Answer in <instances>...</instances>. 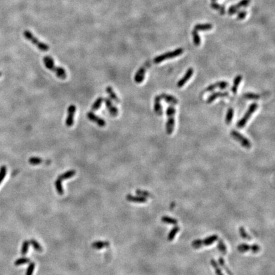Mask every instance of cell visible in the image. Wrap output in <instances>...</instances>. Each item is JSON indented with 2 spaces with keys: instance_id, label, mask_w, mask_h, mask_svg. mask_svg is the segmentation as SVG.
<instances>
[{
  "instance_id": "cell-1",
  "label": "cell",
  "mask_w": 275,
  "mask_h": 275,
  "mask_svg": "<svg viewBox=\"0 0 275 275\" xmlns=\"http://www.w3.org/2000/svg\"><path fill=\"white\" fill-rule=\"evenodd\" d=\"M44 63L45 67L49 70H51L52 72L54 73L58 78L62 80L66 79L67 77L66 71L61 67H58L56 66L54 61H53V59L52 57L49 56H45L44 58Z\"/></svg>"
},
{
  "instance_id": "cell-2",
  "label": "cell",
  "mask_w": 275,
  "mask_h": 275,
  "mask_svg": "<svg viewBox=\"0 0 275 275\" xmlns=\"http://www.w3.org/2000/svg\"><path fill=\"white\" fill-rule=\"evenodd\" d=\"M176 109L174 108V105H170L167 107L166 110L167 115V122L166 124V133L170 135L173 133L174 128V115H175Z\"/></svg>"
},
{
  "instance_id": "cell-3",
  "label": "cell",
  "mask_w": 275,
  "mask_h": 275,
  "mask_svg": "<svg viewBox=\"0 0 275 275\" xmlns=\"http://www.w3.org/2000/svg\"><path fill=\"white\" fill-rule=\"evenodd\" d=\"M23 34L24 37L26 38L27 40H29L33 45H34L39 50H40V51L43 52H47L49 50L50 47L47 44H45L44 43L40 41L37 37H35L33 34L30 31H24Z\"/></svg>"
},
{
  "instance_id": "cell-4",
  "label": "cell",
  "mask_w": 275,
  "mask_h": 275,
  "mask_svg": "<svg viewBox=\"0 0 275 275\" xmlns=\"http://www.w3.org/2000/svg\"><path fill=\"white\" fill-rule=\"evenodd\" d=\"M183 52H184L183 49H181V48L177 49L174 51L166 52L165 53H164V54L160 55L158 57H156V58H155L153 59L152 63L153 64H159L166 59H172L174 58H176V57L179 56L180 55L182 54Z\"/></svg>"
},
{
  "instance_id": "cell-5",
  "label": "cell",
  "mask_w": 275,
  "mask_h": 275,
  "mask_svg": "<svg viewBox=\"0 0 275 275\" xmlns=\"http://www.w3.org/2000/svg\"><path fill=\"white\" fill-rule=\"evenodd\" d=\"M258 108V105L257 103H252V104L249 106V108L248 109L247 111L245 113V115H243L241 119L238 121L236 126L237 127L239 128V129H242L243 127H244L246 123H247L248 120L250 119L251 116L253 115V113H254L257 110Z\"/></svg>"
},
{
  "instance_id": "cell-6",
  "label": "cell",
  "mask_w": 275,
  "mask_h": 275,
  "mask_svg": "<svg viewBox=\"0 0 275 275\" xmlns=\"http://www.w3.org/2000/svg\"><path fill=\"white\" fill-rule=\"evenodd\" d=\"M218 240V236L214 234L206 238L204 240H196L192 243V246L194 248L198 249L203 246H210Z\"/></svg>"
},
{
  "instance_id": "cell-7",
  "label": "cell",
  "mask_w": 275,
  "mask_h": 275,
  "mask_svg": "<svg viewBox=\"0 0 275 275\" xmlns=\"http://www.w3.org/2000/svg\"><path fill=\"white\" fill-rule=\"evenodd\" d=\"M231 136L233 137L234 140L238 141L243 146V147H245L247 149H250L252 147V144L251 142L247 138L245 137L243 135H242L240 133H238V131L233 130L231 132Z\"/></svg>"
},
{
  "instance_id": "cell-8",
  "label": "cell",
  "mask_w": 275,
  "mask_h": 275,
  "mask_svg": "<svg viewBox=\"0 0 275 275\" xmlns=\"http://www.w3.org/2000/svg\"><path fill=\"white\" fill-rule=\"evenodd\" d=\"M151 63H152L150 61H146L144 64V65L142 66L138 70L134 76V80L136 83L140 84L144 80L146 71L150 67V66L151 65Z\"/></svg>"
},
{
  "instance_id": "cell-9",
  "label": "cell",
  "mask_w": 275,
  "mask_h": 275,
  "mask_svg": "<svg viewBox=\"0 0 275 275\" xmlns=\"http://www.w3.org/2000/svg\"><path fill=\"white\" fill-rule=\"evenodd\" d=\"M238 250L241 253H245L251 251L253 253H258L260 250V247L257 244L249 245L246 243H242L238 246Z\"/></svg>"
},
{
  "instance_id": "cell-10",
  "label": "cell",
  "mask_w": 275,
  "mask_h": 275,
  "mask_svg": "<svg viewBox=\"0 0 275 275\" xmlns=\"http://www.w3.org/2000/svg\"><path fill=\"white\" fill-rule=\"evenodd\" d=\"M76 112V106L71 105L68 109V116L66 119V125L68 127L72 126L74 124V115Z\"/></svg>"
},
{
  "instance_id": "cell-11",
  "label": "cell",
  "mask_w": 275,
  "mask_h": 275,
  "mask_svg": "<svg viewBox=\"0 0 275 275\" xmlns=\"http://www.w3.org/2000/svg\"><path fill=\"white\" fill-rule=\"evenodd\" d=\"M87 116L89 120L92 121V122H94L100 127H104L106 125V122L104 119H103L99 116L96 115V114H94L92 112H89L87 114Z\"/></svg>"
},
{
  "instance_id": "cell-12",
  "label": "cell",
  "mask_w": 275,
  "mask_h": 275,
  "mask_svg": "<svg viewBox=\"0 0 275 275\" xmlns=\"http://www.w3.org/2000/svg\"><path fill=\"white\" fill-rule=\"evenodd\" d=\"M194 73V70L192 68H188L187 71H186V73H185V75L182 77L181 79L178 82V83H177V87H179V88H181L184 86V85L187 83V82L188 80H190V78H191V77L192 76V75H193Z\"/></svg>"
},
{
  "instance_id": "cell-13",
  "label": "cell",
  "mask_w": 275,
  "mask_h": 275,
  "mask_svg": "<svg viewBox=\"0 0 275 275\" xmlns=\"http://www.w3.org/2000/svg\"><path fill=\"white\" fill-rule=\"evenodd\" d=\"M229 84L228 82H227L226 81L217 82H216V83L213 84L212 85H209L208 87H207L205 91L211 92V91H213L214 89H215L217 88H219L220 89H222V90H223V89H226L229 86Z\"/></svg>"
},
{
  "instance_id": "cell-14",
  "label": "cell",
  "mask_w": 275,
  "mask_h": 275,
  "mask_svg": "<svg viewBox=\"0 0 275 275\" xmlns=\"http://www.w3.org/2000/svg\"><path fill=\"white\" fill-rule=\"evenodd\" d=\"M250 0H241V1L238 3L237 5H233L231 6L229 8L228 10V13L230 14V15H233V14L236 13L238 12V10L239 8H241V7H245L246 6L250 3Z\"/></svg>"
},
{
  "instance_id": "cell-15",
  "label": "cell",
  "mask_w": 275,
  "mask_h": 275,
  "mask_svg": "<svg viewBox=\"0 0 275 275\" xmlns=\"http://www.w3.org/2000/svg\"><path fill=\"white\" fill-rule=\"evenodd\" d=\"M104 101L105 103L106 108L108 109L109 113H110V115L113 117H116L117 115H118V114H119V110H118L116 107L113 105L111 100L108 98H106V99H104Z\"/></svg>"
},
{
  "instance_id": "cell-16",
  "label": "cell",
  "mask_w": 275,
  "mask_h": 275,
  "mask_svg": "<svg viewBox=\"0 0 275 275\" xmlns=\"http://www.w3.org/2000/svg\"><path fill=\"white\" fill-rule=\"evenodd\" d=\"M229 96V93L227 92H214L212 94H211L208 98L206 100V103L208 104H210L212 103L213 101H215V99L219 98H225L227 97V96Z\"/></svg>"
},
{
  "instance_id": "cell-17",
  "label": "cell",
  "mask_w": 275,
  "mask_h": 275,
  "mask_svg": "<svg viewBox=\"0 0 275 275\" xmlns=\"http://www.w3.org/2000/svg\"><path fill=\"white\" fill-rule=\"evenodd\" d=\"M160 99H163L165 100V101L167 103H169L170 105H176L178 103V100L175 97H174V96L171 95L163 93L160 95Z\"/></svg>"
},
{
  "instance_id": "cell-18",
  "label": "cell",
  "mask_w": 275,
  "mask_h": 275,
  "mask_svg": "<svg viewBox=\"0 0 275 275\" xmlns=\"http://www.w3.org/2000/svg\"><path fill=\"white\" fill-rule=\"evenodd\" d=\"M160 96H156L155 98L154 103V111L157 115L161 116L162 115V108L160 105Z\"/></svg>"
},
{
  "instance_id": "cell-19",
  "label": "cell",
  "mask_w": 275,
  "mask_h": 275,
  "mask_svg": "<svg viewBox=\"0 0 275 275\" xmlns=\"http://www.w3.org/2000/svg\"><path fill=\"white\" fill-rule=\"evenodd\" d=\"M126 199L127 201L134 203H146L147 201L146 198L143 197V196H134L131 194L127 195Z\"/></svg>"
},
{
  "instance_id": "cell-20",
  "label": "cell",
  "mask_w": 275,
  "mask_h": 275,
  "mask_svg": "<svg viewBox=\"0 0 275 275\" xmlns=\"http://www.w3.org/2000/svg\"><path fill=\"white\" fill-rule=\"evenodd\" d=\"M106 91L107 93L108 94L110 98H111L112 100H113L114 101L116 102L117 103H120L119 98H118L117 95L115 94V92H114L113 89L112 87H110V86L107 87L106 89Z\"/></svg>"
},
{
  "instance_id": "cell-21",
  "label": "cell",
  "mask_w": 275,
  "mask_h": 275,
  "mask_svg": "<svg viewBox=\"0 0 275 275\" xmlns=\"http://www.w3.org/2000/svg\"><path fill=\"white\" fill-rule=\"evenodd\" d=\"M242 78L243 77L241 75H238L236 77L235 79L234 80L233 85V87H232V92H233V93L234 94H236L239 85L240 84L242 80Z\"/></svg>"
},
{
  "instance_id": "cell-22",
  "label": "cell",
  "mask_w": 275,
  "mask_h": 275,
  "mask_svg": "<svg viewBox=\"0 0 275 275\" xmlns=\"http://www.w3.org/2000/svg\"><path fill=\"white\" fill-rule=\"evenodd\" d=\"M212 25L210 24H199L196 25L194 30L196 31H208L212 29Z\"/></svg>"
},
{
  "instance_id": "cell-23",
  "label": "cell",
  "mask_w": 275,
  "mask_h": 275,
  "mask_svg": "<svg viewBox=\"0 0 275 275\" xmlns=\"http://www.w3.org/2000/svg\"><path fill=\"white\" fill-rule=\"evenodd\" d=\"M217 248L219 250V251L222 253V254L226 255L227 253V246L222 239H219V241H218V245H217Z\"/></svg>"
},
{
  "instance_id": "cell-24",
  "label": "cell",
  "mask_w": 275,
  "mask_h": 275,
  "mask_svg": "<svg viewBox=\"0 0 275 275\" xmlns=\"http://www.w3.org/2000/svg\"><path fill=\"white\" fill-rule=\"evenodd\" d=\"M75 174H76V172L75 170H70L65 173L60 174V176H59L58 178H59L60 180H61L63 181L64 180L68 179V178L73 177Z\"/></svg>"
},
{
  "instance_id": "cell-25",
  "label": "cell",
  "mask_w": 275,
  "mask_h": 275,
  "mask_svg": "<svg viewBox=\"0 0 275 275\" xmlns=\"http://www.w3.org/2000/svg\"><path fill=\"white\" fill-rule=\"evenodd\" d=\"M161 221L164 223L169 224L171 225H176L178 224V220L176 219H174V218L167 216L162 217L161 218Z\"/></svg>"
},
{
  "instance_id": "cell-26",
  "label": "cell",
  "mask_w": 275,
  "mask_h": 275,
  "mask_svg": "<svg viewBox=\"0 0 275 275\" xmlns=\"http://www.w3.org/2000/svg\"><path fill=\"white\" fill-rule=\"evenodd\" d=\"M179 231H180V227H178V226L174 227L171 230V231L170 232V233L168 234V236H167V240H168V241H173L174 240V237H175L176 234Z\"/></svg>"
},
{
  "instance_id": "cell-27",
  "label": "cell",
  "mask_w": 275,
  "mask_h": 275,
  "mask_svg": "<svg viewBox=\"0 0 275 275\" xmlns=\"http://www.w3.org/2000/svg\"><path fill=\"white\" fill-rule=\"evenodd\" d=\"M103 101H104V99H103L102 97H99L96 99L91 107V109L92 111H96V110L99 109Z\"/></svg>"
},
{
  "instance_id": "cell-28",
  "label": "cell",
  "mask_w": 275,
  "mask_h": 275,
  "mask_svg": "<svg viewBox=\"0 0 275 275\" xmlns=\"http://www.w3.org/2000/svg\"><path fill=\"white\" fill-rule=\"evenodd\" d=\"M233 115H234V110L232 108H229L227 110L226 117V122L227 125H229L231 124L232 120H233Z\"/></svg>"
},
{
  "instance_id": "cell-29",
  "label": "cell",
  "mask_w": 275,
  "mask_h": 275,
  "mask_svg": "<svg viewBox=\"0 0 275 275\" xmlns=\"http://www.w3.org/2000/svg\"><path fill=\"white\" fill-rule=\"evenodd\" d=\"M55 186H56L57 191H58V194L59 195H63L64 193V191H63V186H62V180H60L59 178H58V179H57L56 181H55Z\"/></svg>"
},
{
  "instance_id": "cell-30",
  "label": "cell",
  "mask_w": 275,
  "mask_h": 275,
  "mask_svg": "<svg viewBox=\"0 0 275 275\" xmlns=\"http://www.w3.org/2000/svg\"><path fill=\"white\" fill-rule=\"evenodd\" d=\"M109 243L106 241H96L92 244V247L96 249H101L108 246Z\"/></svg>"
},
{
  "instance_id": "cell-31",
  "label": "cell",
  "mask_w": 275,
  "mask_h": 275,
  "mask_svg": "<svg viewBox=\"0 0 275 275\" xmlns=\"http://www.w3.org/2000/svg\"><path fill=\"white\" fill-rule=\"evenodd\" d=\"M210 262H211V265H212L213 268L215 269L217 275H224V274L222 272V271H221V269L220 268L219 266L218 265V264L217 263V262L215 260L212 259L211 260Z\"/></svg>"
},
{
  "instance_id": "cell-32",
  "label": "cell",
  "mask_w": 275,
  "mask_h": 275,
  "mask_svg": "<svg viewBox=\"0 0 275 275\" xmlns=\"http://www.w3.org/2000/svg\"><path fill=\"white\" fill-rule=\"evenodd\" d=\"M239 231H240V236L242 238L245 239L246 240H248L250 241L252 240V237L250 236L247 233H246L245 231V229L243 227H241L239 229Z\"/></svg>"
},
{
  "instance_id": "cell-33",
  "label": "cell",
  "mask_w": 275,
  "mask_h": 275,
  "mask_svg": "<svg viewBox=\"0 0 275 275\" xmlns=\"http://www.w3.org/2000/svg\"><path fill=\"white\" fill-rule=\"evenodd\" d=\"M192 37H193V40H194V44L196 46H199L200 45V44H201V38H200V37H199L198 31H196L195 30H193V31H192Z\"/></svg>"
},
{
  "instance_id": "cell-34",
  "label": "cell",
  "mask_w": 275,
  "mask_h": 275,
  "mask_svg": "<svg viewBox=\"0 0 275 275\" xmlns=\"http://www.w3.org/2000/svg\"><path fill=\"white\" fill-rule=\"evenodd\" d=\"M219 262L220 264V265L222 267V268L226 271V272L229 274V275H233V273L231 271V270L229 269V267L226 266V262H225V260L222 257H220L219 259Z\"/></svg>"
},
{
  "instance_id": "cell-35",
  "label": "cell",
  "mask_w": 275,
  "mask_h": 275,
  "mask_svg": "<svg viewBox=\"0 0 275 275\" xmlns=\"http://www.w3.org/2000/svg\"><path fill=\"white\" fill-rule=\"evenodd\" d=\"M244 98L247 99L257 100L260 98V96L257 94L252 93V92H248V93H246L244 94Z\"/></svg>"
},
{
  "instance_id": "cell-36",
  "label": "cell",
  "mask_w": 275,
  "mask_h": 275,
  "mask_svg": "<svg viewBox=\"0 0 275 275\" xmlns=\"http://www.w3.org/2000/svg\"><path fill=\"white\" fill-rule=\"evenodd\" d=\"M211 7H212V8L213 9L219 10L221 14H224L225 13V7L222 5H220L217 3L213 2L212 4H211Z\"/></svg>"
},
{
  "instance_id": "cell-37",
  "label": "cell",
  "mask_w": 275,
  "mask_h": 275,
  "mask_svg": "<svg viewBox=\"0 0 275 275\" xmlns=\"http://www.w3.org/2000/svg\"><path fill=\"white\" fill-rule=\"evenodd\" d=\"M44 161V160L40 158H36V157H33V158H31L29 159V162L30 164H32V165H38V164H41V162Z\"/></svg>"
},
{
  "instance_id": "cell-38",
  "label": "cell",
  "mask_w": 275,
  "mask_h": 275,
  "mask_svg": "<svg viewBox=\"0 0 275 275\" xmlns=\"http://www.w3.org/2000/svg\"><path fill=\"white\" fill-rule=\"evenodd\" d=\"M30 243L32 245V246H33V248L36 250H37L38 252H41L42 250V247L40 246V245L34 240H31V241H30Z\"/></svg>"
},
{
  "instance_id": "cell-39",
  "label": "cell",
  "mask_w": 275,
  "mask_h": 275,
  "mask_svg": "<svg viewBox=\"0 0 275 275\" xmlns=\"http://www.w3.org/2000/svg\"><path fill=\"white\" fill-rule=\"evenodd\" d=\"M136 194L138 195H140L141 196H143V197H148V198H152L153 196L149 192L146 191H141V190H137L136 191Z\"/></svg>"
},
{
  "instance_id": "cell-40",
  "label": "cell",
  "mask_w": 275,
  "mask_h": 275,
  "mask_svg": "<svg viewBox=\"0 0 275 275\" xmlns=\"http://www.w3.org/2000/svg\"><path fill=\"white\" fill-rule=\"evenodd\" d=\"M6 174V167L5 166H3L0 168V184L2 182V181L4 179Z\"/></svg>"
},
{
  "instance_id": "cell-41",
  "label": "cell",
  "mask_w": 275,
  "mask_h": 275,
  "mask_svg": "<svg viewBox=\"0 0 275 275\" xmlns=\"http://www.w3.org/2000/svg\"><path fill=\"white\" fill-rule=\"evenodd\" d=\"M30 260L28 258L23 257V258L17 259L14 264H15V266H20V265H22V264L30 262Z\"/></svg>"
},
{
  "instance_id": "cell-42",
  "label": "cell",
  "mask_w": 275,
  "mask_h": 275,
  "mask_svg": "<svg viewBox=\"0 0 275 275\" xmlns=\"http://www.w3.org/2000/svg\"><path fill=\"white\" fill-rule=\"evenodd\" d=\"M29 245H30V241H25L23 243V245L22 246V250H21V253H22L23 255H26L27 251H28V248H29Z\"/></svg>"
},
{
  "instance_id": "cell-43",
  "label": "cell",
  "mask_w": 275,
  "mask_h": 275,
  "mask_svg": "<svg viewBox=\"0 0 275 275\" xmlns=\"http://www.w3.org/2000/svg\"><path fill=\"white\" fill-rule=\"evenodd\" d=\"M35 267V264L34 262H31L29 265V267L27 269L26 275H32L33 273V271Z\"/></svg>"
},
{
  "instance_id": "cell-44",
  "label": "cell",
  "mask_w": 275,
  "mask_h": 275,
  "mask_svg": "<svg viewBox=\"0 0 275 275\" xmlns=\"http://www.w3.org/2000/svg\"><path fill=\"white\" fill-rule=\"evenodd\" d=\"M246 15V12L245 11H241L238 13V19H243L245 18Z\"/></svg>"
},
{
  "instance_id": "cell-45",
  "label": "cell",
  "mask_w": 275,
  "mask_h": 275,
  "mask_svg": "<svg viewBox=\"0 0 275 275\" xmlns=\"http://www.w3.org/2000/svg\"><path fill=\"white\" fill-rule=\"evenodd\" d=\"M1 73L0 72V77H1Z\"/></svg>"
},
{
  "instance_id": "cell-46",
  "label": "cell",
  "mask_w": 275,
  "mask_h": 275,
  "mask_svg": "<svg viewBox=\"0 0 275 275\" xmlns=\"http://www.w3.org/2000/svg\"><path fill=\"white\" fill-rule=\"evenodd\" d=\"M212 1H215V0H212Z\"/></svg>"
}]
</instances>
